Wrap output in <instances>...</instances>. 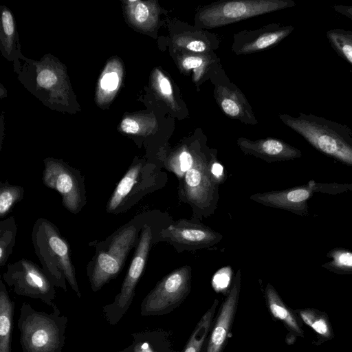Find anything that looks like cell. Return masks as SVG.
I'll use <instances>...</instances> for the list:
<instances>
[{"label": "cell", "mask_w": 352, "mask_h": 352, "mask_svg": "<svg viewBox=\"0 0 352 352\" xmlns=\"http://www.w3.org/2000/svg\"><path fill=\"white\" fill-rule=\"evenodd\" d=\"M146 221L144 214L136 216L96 244L95 253L87 265V274L93 292L100 290L122 271L131 250L138 245Z\"/></svg>", "instance_id": "cell-1"}, {"label": "cell", "mask_w": 352, "mask_h": 352, "mask_svg": "<svg viewBox=\"0 0 352 352\" xmlns=\"http://www.w3.org/2000/svg\"><path fill=\"white\" fill-rule=\"evenodd\" d=\"M32 241L41 267L53 285L66 292L68 283L80 298L71 248L57 226L47 219L38 218L32 228Z\"/></svg>", "instance_id": "cell-2"}, {"label": "cell", "mask_w": 352, "mask_h": 352, "mask_svg": "<svg viewBox=\"0 0 352 352\" xmlns=\"http://www.w3.org/2000/svg\"><path fill=\"white\" fill-rule=\"evenodd\" d=\"M279 118L318 151L352 166V131L347 126L302 113L298 117L280 114Z\"/></svg>", "instance_id": "cell-3"}, {"label": "cell", "mask_w": 352, "mask_h": 352, "mask_svg": "<svg viewBox=\"0 0 352 352\" xmlns=\"http://www.w3.org/2000/svg\"><path fill=\"white\" fill-rule=\"evenodd\" d=\"M48 314L35 310L29 303L20 308L17 327L22 352H61L65 345L68 319L57 305Z\"/></svg>", "instance_id": "cell-4"}, {"label": "cell", "mask_w": 352, "mask_h": 352, "mask_svg": "<svg viewBox=\"0 0 352 352\" xmlns=\"http://www.w3.org/2000/svg\"><path fill=\"white\" fill-rule=\"evenodd\" d=\"M164 173L155 164L143 160L133 162L108 199L106 212L113 214L126 212L164 184Z\"/></svg>", "instance_id": "cell-5"}, {"label": "cell", "mask_w": 352, "mask_h": 352, "mask_svg": "<svg viewBox=\"0 0 352 352\" xmlns=\"http://www.w3.org/2000/svg\"><path fill=\"white\" fill-rule=\"evenodd\" d=\"M155 237L153 226L146 221L120 292L112 302L102 307L104 318L109 324H117L132 304L136 286L144 273L151 248L155 243Z\"/></svg>", "instance_id": "cell-6"}, {"label": "cell", "mask_w": 352, "mask_h": 352, "mask_svg": "<svg viewBox=\"0 0 352 352\" xmlns=\"http://www.w3.org/2000/svg\"><path fill=\"white\" fill-rule=\"evenodd\" d=\"M179 181V197L191 206L192 219L206 218L214 212L218 202L219 186L210 175L209 161L196 155L194 164Z\"/></svg>", "instance_id": "cell-7"}, {"label": "cell", "mask_w": 352, "mask_h": 352, "mask_svg": "<svg viewBox=\"0 0 352 352\" xmlns=\"http://www.w3.org/2000/svg\"><path fill=\"white\" fill-rule=\"evenodd\" d=\"M192 269L178 267L164 277L144 297L140 305L142 316L166 315L179 307L191 291Z\"/></svg>", "instance_id": "cell-8"}, {"label": "cell", "mask_w": 352, "mask_h": 352, "mask_svg": "<svg viewBox=\"0 0 352 352\" xmlns=\"http://www.w3.org/2000/svg\"><path fill=\"white\" fill-rule=\"evenodd\" d=\"M295 6L292 0L224 1L201 10L197 15V21L203 28H217Z\"/></svg>", "instance_id": "cell-9"}, {"label": "cell", "mask_w": 352, "mask_h": 352, "mask_svg": "<svg viewBox=\"0 0 352 352\" xmlns=\"http://www.w3.org/2000/svg\"><path fill=\"white\" fill-rule=\"evenodd\" d=\"M44 166L43 184L59 193L64 208L69 212L77 214L81 212L87 201L82 173L60 160L47 158Z\"/></svg>", "instance_id": "cell-10"}, {"label": "cell", "mask_w": 352, "mask_h": 352, "mask_svg": "<svg viewBox=\"0 0 352 352\" xmlns=\"http://www.w3.org/2000/svg\"><path fill=\"white\" fill-rule=\"evenodd\" d=\"M6 284L17 295L41 300L49 306L55 304V286L41 267L21 258L7 265L3 274Z\"/></svg>", "instance_id": "cell-11"}, {"label": "cell", "mask_w": 352, "mask_h": 352, "mask_svg": "<svg viewBox=\"0 0 352 352\" xmlns=\"http://www.w3.org/2000/svg\"><path fill=\"white\" fill-rule=\"evenodd\" d=\"M222 237L220 233L208 226L182 219L161 229L155 235V243L167 242L181 252L212 246Z\"/></svg>", "instance_id": "cell-12"}, {"label": "cell", "mask_w": 352, "mask_h": 352, "mask_svg": "<svg viewBox=\"0 0 352 352\" xmlns=\"http://www.w3.org/2000/svg\"><path fill=\"white\" fill-rule=\"evenodd\" d=\"M241 287V272L238 270L216 315L206 352H223L230 337L238 308Z\"/></svg>", "instance_id": "cell-13"}, {"label": "cell", "mask_w": 352, "mask_h": 352, "mask_svg": "<svg viewBox=\"0 0 352 352\" xmlns=\"http://www.w3.org/2000/svg\"><path fill=\"white\" fill-rule=\"evenodd\" d=\"M316 189L315 181L310 180L305 185L288 189L255 193L250 196V199L268 207L306 215L307 201Z\"/></svg>", "instance_id": "cell-14"}, {"label": "cell", "mask_w": 352, "mask_h": 352, "mask_svg": "<svg viewBox=\"0 0 352 352\" xmlns=\"http://www.w3.org/2000/svg\"><path fill=\"white\" fill-rule=\"evenodd\" d=\"M237 144L245 154L255 156L269 163L291 160L302 156L299 149L272 138L254 141L240 138Z\"/></svg>", "instance_id": "cell-15"}, {"label": "cell", "mask_w": 352, "mask_h": 352, "mask_svg": "<svg viewBox=\"0 0 352 352\" xmlns=\"http://www.w3.org/2000/svg\"><path fill=\"white\" fill-rule=\"evenodd\" d=\"M132 343L117 352H180L174 346L170 331L164 329H147L132 334Z\"/></svg>", "instance_id": "cell-16"}, {"label": "cell", "mask_w": 352, "mask_h": 352, "mask_svg": "<svg viewBox=\"0 0 352 352\" xmlns=\"http://www.w3.org/2000/svg\"><path fill=\"white\" fill-rule=\"evenodd\" d=\"M293 26H282L279 24H272L265 28L245 41L241 42L234 47L238 54H246L263 50L280 42L292 33Z\"/></svg>", "instance_id": "cell-17"}, {"label": "cell", "mask_w": 352, "mask_h": 352, "mask_svg": "<svg viewBox=\"0 0 352 352\" xmlns=\"http://www.w3.org/2000/svg\"><path fill=\"white\" fill-rule=\"evenodd\" d=\"M266 306L273 318L281 321L294 335L304 336L294 314L285 304L274 286L267 283L263 291Z\"/></svg>", "instance_id": "cell-18"}, {"label": "cell", "mask_w": 352, "mask_h": 352, "mask_svg": "<svg viewBox=\"0 0 352 352\" xmlns=\"http://www.w3.org/2000/svg\"><path fill=\"white\" fill-rule=\"evenodd\" d=\"M219 300L215 298L211 306L200 318L187 342L180 352H206L208 340L216 316Z\"/></svg>", "instance_id": "cell-19"}, {"label": "cell", "mask_w": 352, "mask_h": 352, "mask_svg": "<svg viewBox=\"0 0 352 352\" xmlns=\"http://www.w3.org/2000/svg\"><path fill=\"white\" fill-rule=\"evenodd\" d=\"M14 306L6 285L0 280V352H11Z\"/></svg>", "instance_id": "cell-20"}, {"label": "cell", "mask_w": 352, "mask_h": 352, "mask_svg": "<svg viewBox=\"0 0 352 352\" xmlns=\"http://www.w3.org/2000/svg\"><path fill=\"white\" fill-rule=\"evenodd\" d=\"M17 225L12 216L0 221V266L3 267L16 243Z\"/></svg>", "instance_id": "cell-21"}, {"label": "cell", "mask_w": 352, "mask_h": 352, "mask_svg": "<svg viewBox=\"0 0 352 352\" xmlns=\"http://www.w3.org/2000/svg\"><path fill=\"white\" fill-rule=\"evenodd\" d=\"M326 34L333 49L352 65V31L338 28Z\"/></svg>", "instance_id": "cell-22"}, {"label": "cell", "mask_w": 352, "mask_h": 352, "mask_svg": "<svg viewBox=\"0 0 352 352\" xmlns=\"http://www.w3.org/2000/svg\"><path fill=\"white\" fill-rule=\"evenodd\" d=\"M295 312L318 334L327 339L333 338L330 323L324 314L311 309H298Z\"/></svg>", "instance_id": "cell-23"}, {"label": "cell", "mask_w": 352, "mask_h": 352, "mask_svg": "<svg viewBox=\"0 0 352 352\" xmlns=\"http://www.w3.org/2000/svg\"><path fill=\"white\" fill-rule=\"evenodd\" d=\"M24 188L8 182H0V217L4 218L24 197Z\"/></svg>", "instance_id": "cell-24"}, {"label": "cell", "mask_w": 352, "mask_h": 352, "mask_svg": "<svg viewBox=\"0 0 352 352\" xmlns=\"http://www.w3.org/2000/svg\"><path fill=\"white\" fill-rule=\"evenodd\" d=\"M195 159L196 155L186 148H182L179 151L164 159V166L173 173L180 180L186 172L192 166Z\"/></svg>", "instance_id": "cell-25"}, {"label": "cell", "mask_w": 352, "mask_h": 352, "mask_svg": "<svg viewBox=\"0 0 352 352\" xmlns=\"http://www.w3.org/2000/svg\"><path fill=\"white\" fill-rule=\"evenodd\" d=\"M327 256L331 260L322 266L338 274H352V252L337 248L330 250Z\"/></svg>", "instance_id": "cell-26"}, {"label": "cell", "mask_w": 352, "mask_h": 352, "mask_svg": "<svg viewBox=\"0 0 352 352\" xmlns=\"http://www.w3.org/2000/svg\"><path fill=\"white\" fill-rule=\"evenodd\" d=\"M133 21L141 27H151L157 20L156 6L140 1H129Z\"/></svg>", "instance_id": "cell-27"}, {"label": "cell", "mask_w": 352, "mask_h": 352, "mask_svg": "<svg viewBox=\"0 0 352 352\" xmlns=\"http://www.w3.org/2000/svg\"><path fill=\"white\" fill-rule=\"evenodd\" d=\"M121 72L108 66L100 80V93L104 98H111L118 89L121 80Z\"/></svg>", "instance_id": "cell-28"}, {"label": "cell", "mask_w": 352, "mask_h": 352, "mask_svg": "<svg viewBox=\"0 0 352 352\" xmlns=\"http://www.w3.org/2000/svg\"><path fill=\"white\" fill-rule=\"evenodd\" d=\"M155 126V121L151 119L126 117L120 124L121 130L127 134H148Z\"/></svg>", "instance_id": "cell-29"}, {"label": "cell", "mask_w": 352, "mask_h": 352, "mask_svg": "<svg viewBox=\"0 0 352 352\" xmlns=\"http://www.w3.org/2000/svg\"><path fill=\"white\" fill-rule=\"evenodd\" d=\"M155 86L162 98L170 106L171 109H175L177 103L170 82L163 73L157 69L155 72Z\"/></svg>", "instance_id": "cell-30"}, {"label": "cell", "mask_w": 352, "mask_h": 352, "mask_svg": "<svg viewBox=\"0 0 352 352\" xmlns=\"http://www.w3.org/2000/svg\"><path fill=\"white\" fill-rule=\"evenodd\" d=\"M177 46L194 53H203L208 50L207 43L193 37H179L175 40Z\"/></svg>", "instance_id": "cell-31"}, {"label": "cell", "mask_w": 352, "mask_h": 352, "mask_svg": "<svg viewBox=\"0 0 352 352\" xmlns=\"http://www.w3.org/2000/svg\"><path fill=\"white\" fill-rule=\"evenodd\" d=\"M236 98V97L232 94L222 96L219 100L222 110L226 115L232 118H239L243 112V108Z\"/></svg>", "instance_id": "cell-32"}, {"label": "cell", "mask_w": 352, "mask_h": 352, "mask_svg": "<svg viewBox=\"0 0 352 352\" xmlns=\"http://www.w3.org/2000/svg\"><path fill=\"white\" fill-rule=\"evenodd\" d=\"M206 59L200 55L187 54L182 56L179 60L180 67L185 70H195L203 67L206 65Z\"/></svg>", "instance_id": "cell-33"}, {"label": "cell", "mask_w": 352, "mask_h": 352, "mask_svg": "<svg viewBox=\"0 0 352 352\" xmlns=\"http://www.w3.org/2000/svg\"><path fill=\"white\" fill-rule=\"evenodd\" d=\"M37 83L43 88L50 89L58 82V76L55 72L50 69H43L37 75Z\"/></svg>", "instance_id": "cell-34"}, {"label": "cell", "mask_w": 352, "mask_h": 352, "mask_svg": "<svg viewBox=\"0 0 352 352\" xmlns=\"http://www.w3.org/2000/svg\"><path fill=\"white\" fill-rule=\"evenodd\" d=\"M209 170L213 181L217 185L222 184L226 179L223 166L216 160L209 161Z\"/></svg>", "instance_id": "cell-35"}, {"label": "cell", "mask_w": 352, "mask_h": 352, "mask_svg": "<svg viewBox=\"0 0 352 352\" xmlns=\"http://www.w3.org/2000/svg\"><path fill=\"white\" fill-rule=\"evenodd\" d=\"M1 19L5 34L8 37H11L14 32V24L11 13L7 10H3L1 15Z\"/></svg>", "instance_id": "cell-36"}, {"label": "cell", "mask_w": 352, "mask_h": 352, "mask_svg": "<svg viewBox=\"0 0 352 352\" xmlns=\"http://www.w3.org/2000/svg\"><path fill=\"white\" fill-rule=\"evenodd\" d=\"M333 9L337 12L352 20V6L335 5Z\"/></svg>", "instance_id": "cell-37"}]
</instances>
